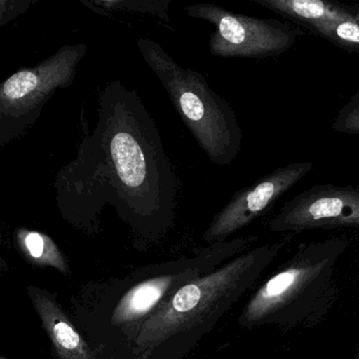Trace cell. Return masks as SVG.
I'll list each match as a JSON object with an SVG mask.
<instances>
[{
	"mask_svg": "<svg viewBox=\"0 0 359 359\" xmlns=\"http://www.w3.org/2000/svg\"><path fill=\"white\" fill-rule=\"evenodd\" d=\"M310 161H297L279 168L258 180L255 184L241 189L214 216L205 232V243L228 241V237L249 226L264 215L285 193L293 188L312 170Z\"/></svg>",
	"mask_w": 359,
	"mask_h": 359,
	"instance_id": "9c48e42d",
	"label": "cell"
},
{
	"mask_svg": "<svg viewBox=\"0 0 359 359\" xmlns=\"http://www.w3.org/2000/svg\"><path fill=\"white\" fill-rule=\"evenodd\" d=\"M256 5L275 12L311 32L319 27L359 15L356 6L330 0H252Z\"/></svg>",
	"mask_w": 359,
	"mask_h": 359,
	"instance_id": "8fae6325",
	"label": "cell"
},
{
	"mask_svg": "<svg viewBox=\"0 0 359 359\" xmlns=\"http://www.w3.org/2000/svg\"><path fill=\"white\" fill-rule=\"evenodd\" d=\"M85 43L65 45L37 64L22 67L0 86V147L20 140L39 121L43 107L58 90L76 79L87 55Z\"/></svg>",
	"mask_w": 359,
	"mask_h": 359,
	"instance_id": "8992f818",
	"label": "cell"
},
{
	"mask_svg": "<svg viewBox=\"0 0 359 359\" xmlns=\"http://www.w3.org/2000/svg\"><path fill=\"white\" fill-rule=\"evenodd\" d=\"M14 245L25 260L35 268H52L70 276V262L52 237L39 231L20 226L13 234Z\"/></svg>",
	"mask_w": 359,
	"mask_h": 359,
	"instance_id": "7c38bea8",
	"label": "cell"
},
{
	"mask_svg": "<svg viewBox=\"0 0 359 359\" xmlns=\"http://www.w3.org/2000/svg\"><path fill=\"white\" fill-rule=\"evenodd\" d=\"M258 236L218 241L189 257L142 266L121 278L91 281L72 296L70 313L90 339L121 359L144 323L187 283L241 255Z\"/></svg>",
	"mask_w": 359,
	"mask_h": 359,
	"instance_id": "7a4b0ae2",
	"label": "cell"
},
{
	"mask_svg": "<svg viewBox=\"0 0 359 359\" xmlns=\"http://www.w3.org/2000/svg\"><path fill=\"white\" fill-rule=\"evenodd\" d=\"M348 245V239L334 237L300 245L256 290L239 314L238 325L283 330L315 325L335 299L336 268Z\"/></svg>",
	"mask_w": 359,
	"mask_h": 359,
	"instance_id": "277c9868",
	"label": "cell"
},
{
	"mask_svg": "<svg viewBox=\"0 0 359 359\" xmlns=\"http://www.w3.org/2000/svg\"><path fill=\"white\" fill-rule=\"evenodd\" d=\"M285 241L232 258L175 292L138 332L128 359H182L276 259Z\"/></svg>",
	"mask_w": 359,
	"mask_h": 359,
	"instance_id": "3957f363",
	"label": "cell"
},
{
	"mask_svg": "<svg viewBox=\"0 0 359 359\" xmlns=\"http://www.w3.org/2000/svg\"><path fill=\"white\" fill-rule=\"evenodd\" d=\"M136 43L208 158L217 165L232 163L241 152L243 135L230 104L211 89L203 74L180 66L156 41L137 39Z\"/></svg>",
	"mask_w": 359,
	"mask_h": 359,
	"instance_id": "5b68a950",
	"label": "cell"
},
{
	"mask_svg": "<svg viewBox=\"0 0 359 359\" xmlns=\"http://www.w3.org/2000/svg\"><path fill=\"white\" fill-rule=\"evenodd\" d=\"M32 4V0H22V1L1 0L0 1V27H5L8 22L22 15Z\"/></svg>",
	"mask_w": 359,
	"mask_h": 359,
	"instance_id": "2e32d148",
	"label": "cell"
},
{
	"mask_svg": "<svg viewBox=\"0 0 359 359\" xmlns=\"http://www.w3.org/2000/svg\"><path fill=\"white\" fill-rule=\"evenodd\" d=\"M313 34L351 53H359V15L319 27Z\"/></svg>",
	"mask_w": 359,
	"mask_h": 359,
	"instance_id": "4fadbf2b",
	"label": "cell"
},
{
	"mask_svg": "<svg viewBox=\"0 0 359 359\" xmlns=\"http://www.w3.org/2000/svg\"><path fill=\"white\" fill-rule=\"evenodd\" d=\"M332 129L337 133L359 135V91L340 109Z\"/></svg>",
	"mask_w": 359,
	"mask_h": 359,
	"instance_id": "9a60e30c",
	"label": "cell"
},
{
	"mask_svg": "<svg viewBox=\"0 0 359 359\" xmlns=\"http://www.w3.org/2000/svg\"><path fill=\"white\" fill-rule=\"evenodd\" d=\"M97 115L75 158L54 178L58 212L96 236L102 212L112 207L137 243H159L175 224L178 184L156 123L121 81L107 83Z\"/></svg>",
	"mask_w": 359,
	"mask_h": 359,
	"instance_id": "6da1fadb",
	"label": "cell"
},
{
	"mask_svg": "<svg viewBox=\"0 0 359 359\" xmlns=\"http://www.w3.org/2000/svg\"><path fill=\"white\" fill-rule=\"evenodd\" d=\"M188 16L213 25L209 41L212 55L220 58L262 60L289 51L304 34L300 27L280 20L233 13L213 4L184 8Z\"/></svg>",
	"mask_w": 359,
	"mask_h": 359,
	"instance_id": "52a82bcc",
	"label": "cell"
},
{
	"mask_svg": "<svg viewBox=\"0 0 359 359\" xmlns=\"http://www.w3.org/2000/svg\"><path fill=\"white\" fill-rule=\"evenodd\" d=\"M0 359H8V358H7V357L1 356V357H0Z\"/></svg>",
	"mask_w": 359,
	"mask_h": 359,
	"instance_id": "e0dca14e",
	"label": "cell"
},
{
	"mask_svg": "<svg viewBox=\"0 0 359 359\" xmlns=\"http://www.w3.org/2000/svg\"><path fill=\"white\" fill-rule=\"evenodd\" d=\"M90 5L102 8L104 10H126V11L138 12V13L151 14V15L161 18L165 22H170V16L168 15L171 1L168 0H117V1H91Z\"/></svg>",
	"mask_w": 359,
	"mask_h": 359,
	"instance_id": "5bb4252c",
	"label": "cell"
},
{
	"mask_svg": "<svg viewBox=\"0 0 359 359\" xmlns=\"http://www.w3.org/2000/svg\"><path fill=\"white\" fill-rule=\"evenodd\" d=\"M27 294L49 338L55 359H121L88 337L55 293L30 285Z\"/></svg>",
	"mask_w": 359,
	"mask_h": 359,
	"instance_id": "30bf717a",
	"label": "cell"
},
{
	"mask_svg": "<svg viewBox=\"0 0 359 359\" xmlns=\"http://www.w3.org/2000/svg\"><path fill=\"white\" fill-rule=\"evenodd\" d=\"M359 229V188L315 184L285 203L266 224L271 232Z\"/></svg>",
	"mask_w": 359,
	"mask_h": 359,
	"instance_id": "ba28073f",
	"label": "cell"
}]
</instances>
